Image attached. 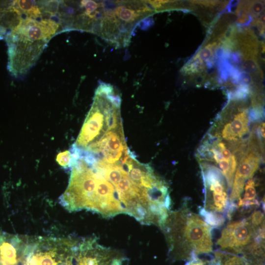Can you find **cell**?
<instances>
[{
	"instance_id": "5",
	"label": "cell",
	"mask_w": 265,
	"mask_h": 265,
	"mask_svg": "<svg viewBox=\"0 0 265 265\" xmlns=\"http://www.w3.org/2000/svg\"><path fill=\"white\" fill-rule=\"evenodd\" d=\"M9 72L15 76L25 74L36 62L48 42L35 41L15 29L6 37Z\"/></svg>"
},
{
	"instance_id": "2",
	"label": "cell",
	"mask_w": 265,
	"mask_h": 265,
	"mask_svg": "<svg viewBox=\"0 0 265 265\" xmlns=\"http://www.w3.org/2000/svg\"><path fill=\"white\" fill-rule=\"evenodd\" d=\"M120 97L113 87L101 84L97 88L91 107L75 144L80 151H86L96 144L109 129L122 124Z\"/></svg>"
},
{
	"instance_id": "4",
	"label": "cell",
	"mask_w": 265,
	"mask_h": 265,
	"mask_svg": "<svg viewBox=\"0 0 265 265\" xmlns=\"http://www.w3.org/2000/svg\"><path fill=\"white\" fill-rule=\"evenodd\" d=\"M264 240L265 225L255 224L249 216L228 222L216 242L221 251L259 255L263 252Z\"/></svg>"
},
{
	"instance_id": "9",
	"label": "cell",
	"mask_w": 265,
	"mask_h": 265,
	"mask_svg": "<svg viewBox=\"0 0 265 265\" xmlns=\"http://www.w3.org/2000/svg\"><path fill=\"white\" fill-rule=\"evenodd\" d=\"M257 193L255 183L252 178L249 179L245 184L243 197H240L238 201L236 208H248L250 207L259 205V202L256 199Z\"/></svg>"
},
{
	"instance_id": "11",
	"label": "cell",
	"mask_w": 265,
	"mask_h": 265,
	"mask_svg": "<svg viewBox=\"0 0 265 265\" xmlns=\"http://www.w3.org/2000/svg\"><path fill=\"white\" fill-rule=\"evenodd\" d=\"M57 163L65 169L72 168L73 159L70 150H67L59 153L56 156Z\"/></svg>"
},
{
	"instance_id": "3",
	"label": "cell",
	"mask_w": 265,
	"mask_h": 265,
	"mask_svg": "<svg viewBox=\"0 0 265 265\" xmlns=\"http://www.w3.org/2000/svg\"><path fill=\"white\" fill-rule=\"evenodd\" d=\"M204 202L200 214L212 227H218L231 216L234 209L229 202L228 186L220 170L213 165L203 164Z\"/></svg>"
},
{
	"instance_id": "13",
	"label": "cell",
	"mask_w": 265,
	"mask_h": 265,
	"mask_svg": "<svg viewBox=\"0 0 265 265\" xmlns=\"http://www.w3.org/2000/svg\"><path fill=\"white\" fill-rule=\"evenodd\" d=\"M255 265H261L258 263L256 264Z\"/></svg>"
},
{
	"instance_id": "8",
	"label": "cell",
	"mask_w": 265,
	"mask_h": 265,
	"mask_svg": "<svg viewBox=\"0 0 265 265\" xmlns=\"http://www.w3.org/2000/svg\"><path fill=\"white\" fill-rule=\"evenodd\" d=\"M260 160L259 153L250 148L239 160L229 197L231 206H236L235 202L241 197L245 183L258 170Z\"/></svg>"
},
{
	"instance_id": "1",
	"label": "cell",
	"mask_w": 265,
	"mask_h": 265,
	"mask_svg": "<svg viewBox=\"0 0 265 265\" xmlns=\"http://www.w3.org/2000/svg\"><path fill=\"white\" fill-rule=\"evenodd\" d=\"M212 228L185 201L179 209L169 212L161 230L169 254L174 259L185 260L212 251Z\"/></svg>"
},
{
	"instance_id": "10",
	"label": "cell",
	"mask_w": 265,
	"mask_h": 265,
	"mask_svg": "<svg viewBox=\"0 0 265 265\" xmlns=\"http://www.w3.org/2000/svg\"><path fill=\"white\" fill-rule=\"evenodd\" d=\"M12 6L22 15L24 14L26 18L36 19L42 18V12L37 3L33 0H15Z\"/></svg>"
},
{
	"instance_id": "6",
	"label": "cell",
	"mask_w": 265,
	"mask_h": 265,
	"mask_svg": "<svg viewBox=\"0 0 265 265\" xmlns=\"http://www.w3.org/2000/svg\"><path fill=\"white\" fill-rule=\"evenodd\" d=\"M249 119L248 108L235 102L228 105L219 117L215 134H210L226 142L239 143L249 132Z\"/></svg>"
},
{
	"instance_id": "12",
	"label": "cell",
	"mask_w": 265,
	"mask_h": 265,
	"mask_svg": "<svg viewBox=\"0 0 265 265\" xmlns=\"http://www.w3.org/2000/svg\"><path fill=\"white\" fill-rule=\"evenodd\" d=\"M186 265H209L206 262L198 258H195L191 260Z\"/></svg>"
},
{
	"instance_id": "7",
	"label": "cell",
	"mask_w": 265,
	"mask_h": 265,
	"mask_svg": "<svg viewBox=\"0 0 265 265\" xmlns=\"http://www.w3.org/2000/svg\"><path fill=\"white\" fill-rule=\"evenodd\" d=\"M82 152L90 153L97 159L108 163L120 160L129 152L122 125L108 130L96 144Z\"/></svg>"
}]
</instances>
